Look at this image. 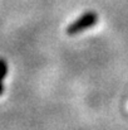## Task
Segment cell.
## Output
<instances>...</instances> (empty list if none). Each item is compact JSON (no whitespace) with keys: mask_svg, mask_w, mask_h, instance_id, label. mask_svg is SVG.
I'll use <instances>...</instances> for the list:
<instances>
[{"mask_svg":"<svg viewBox=\"0 0 128 130\" xmlns=\"http://www.w3.org/2000/svg\"><path fill=\"white\" fill-rule=\"evenodd\" d=\"M98 23V15L94 11H87L84 14H82L78 19H75L74 22H72L68 27H67V34L69 36H75L79 34L82 32H84L85 29L95 25Z\"/></svg>","mask_w":128,"mask_h":130,"instance_id":"cell-1","label":"cell"},{"mask_svg":"<svg viewBox=\"0 0 128 130\" xmlns=\"http://www.w3.org/2000/svg\"><path fill=\"white\" fill-rule=\"evenodd\" d=\"M8 75V63L5 59L0 58V81H3Z\"/></svg>","mask_w":128,"mask_h":130,"instance_id":"cell-2","label":"cell"},{"mask_svg":"<svg viewBox=\"0 0 128 130\" xmlns=\"http://www.w3.org/2000/svg\"><path fill=\"white\" fill-rule=\"evenodd\" d=\"M4 92V85H3V81H0V95Z\"/></svg>","mask_w":128,"mask_h":130,"instance_id":"cell-3","label":"cell"}]
</instances>
